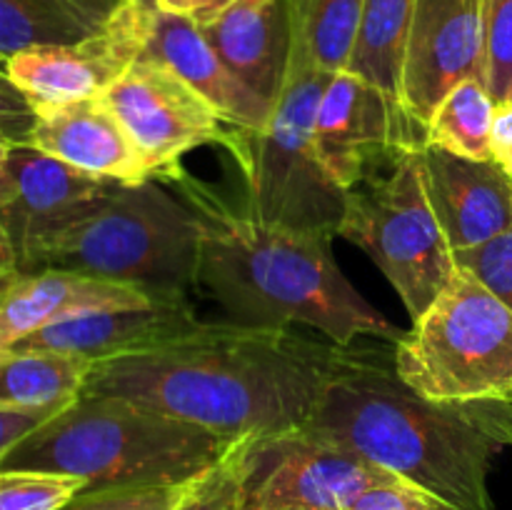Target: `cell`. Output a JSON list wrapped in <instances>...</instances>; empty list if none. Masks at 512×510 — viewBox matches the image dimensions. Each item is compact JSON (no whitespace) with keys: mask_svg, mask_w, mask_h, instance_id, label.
<instances>
[{"mask_svg":"<svg viewBox=\"0 0 512 510\" xmlns=\"http://www.w3.org/2000/svg\"><path fill=\"white\" fill-rule=\"evenodd\" d=\"M340 353L290 328L200 323L93 363L83 393L128 398L230 440L263 438L308 423Z\"/></svg>","mask_w":512,"mask_h":510,"instance_id":"cell-1","label":"cell"},{"mask_svg":"<svg viewBox=\"0 0 512 510\" xmlns=\"http://www.w3.org/2000/svg\"><path fill=\"white\" fill-rule=\"evenodd\" d=\"M303 428L458 510H495L488 478L512 448V403H435L395 368L343 350Z\"/></svg>","mask_w":512,"mask_h":510,"instance_id":"cell-2","label":"cell"},{"mask_svg":"<svg viewBox=\"0 0 512 510\" xmlns=\"http://www.w3.org/2000/svg\"><path fill=\"white\" fill-rule=\"evenodd\" d=\"M200 220L198 280L230 315L250 328L308 325L348 348L360 335L398 343L395 328L353 288L330 253V238L265 223L228 208L203 183L185 178Z\"/></svg>","mask_w":512,"mask_h":510,"instance_id":"cell-3","label":"cell"},{"mask_svg":"<svg viewBox=\"0 0 512 510\" xmlns=\"http://www.w3.org/2000/svg\"><path fill=\"white\" fill-rule=\"evenodd\" d=\"M235 443L128 398L80 393L8 450L0 470L75 475L88 488L183 485L218 465Z\"/></svg>","mask_w":512,"mask_h":510,"instance_id":"cell-4","label":"cell"},{"mask_svg":"<svg viewBox=\"0 0 512 510\" xmlns=\"http://www.w3.org/2000/svg\"><path fill=\"white\" fill-rule=\"evenodd\" d=\"M198 253L193 205L148 178L115 185L88 218L45 245L25 273L70 270L168 295L198 280Z\"/></svg>","mask_w":512,"mask_h":510,"instance_id":"cell-5","label":"cell"},{"mask_svg":"<svg viewBox=\"0 0 512 510\" xmlns=\"http://www.w3.org/2000/svg\"><path fill=\"white\" fill-rule=\"evenodd\" d=\"M333 73L293 40L288 75L263 130L230 128L225 148L240 160L248 213L265 223L333 238L345 213V190L323 168L313 125Z\"/></svg>","mask_w":512,"mask_h":510,"instance_id":"cell-6","label":"cell"},{"mask_svg":"<svg viewBox=\"0 0 512 510\" xmlns=\"http://www.w3.org/2000/svg\"><path fill=\"white\" fill-rule=\"evenodd\" d=\"M393 368L435 403H512V308L458 268L400 335Z\"/></svg>","mask_w":512,"mask_h":510,"instance_id":"cell-7","label":"cell"},{"mask_svg":"<svg viewBox=\"0 0 512 510\" xmlns=\"http://www.w3.org/2000/svg\"><path fill=\"white\" fill-rule=\"evenodd\" d=\"M338 235L368 253L413 320L458 270L428 200L420 148L400 150L388 175H370L348 190Z\"/></svg>","mask_w":512,"mask_h":510,"instance_id":"cell-8","label":"cell"},{"mask_svg":"<svg viewBox=\"0 0 512 510\" xmlns=\"http://www.w3.org/2000/svg\"><path fill=\"white\" fill-rule=\"evenodd\" d=\"M390 480L398 475L295 428L240 445L238 510H345L360 493Z\"/></svg>","mask_w":512,"mask_h":510,"instance_id":"cell-9","label":"cell"},{"mask_svg":"<svg viewBox=\"0 0 512 510\" xmlns=\"http://www.w3.org/2000/svg\"><path fill=\"white\" fill-rule=\"evenodd\" d=\"M153 0H115L105 23L88 38L43 45L10 55L5 73L35 113L75 100L98 98L143 55L145 23Z\"/></svg>","mask_w":512,"mask_h":510,"instance_id":"cell-10","label":"cell"},{"mask_svg":"<svg viewBox=\"0 0 512 510\" xmlns=\"http://www.w3.org/2000/svg\"><path fill=\"white\" fill-rule=\"evenodd\" d=\"M103 100L128 130L153 178L175 173L188 150L228 143L230 125L218 110L173 70L143 55L105 90Z\"/></svg>","mask_w":512,"mask_h":510,"instance_id":"cell-11","label":"cell"},{"mask_svg":"<svg viewBox=\"0 0 512 510\" xmlns=\"http://www.w3.org/2000/svg\"><path fill=\"white\" fill-rule=\"evenodd\" d=\"M463 80L485 83L483 0H415L398 105L423 143L435 108Z\"/></svg>","mask_w":512,"mask_h":510,"instance_id":"cell-12","label":"cell"},{"mask_svg":"<svg viewBox=\"0 0 512 510\" xmlns=\"http://www.w3.org/2000/svg\"><path fill=\"white\" fill-rule=\"evenodd\" d=\"M115 185L43 150L13 145L0 180V228L13 245L18 273L45 245L88 218Z\"/></svg>","mask_w":512,"mask_h":510,"instance_id":"cell-13","label":"cell"},{"mask_svg":"<svg viewBox=\"0 0 512 510\" xmlns=\"http://www.w3.org/2000/svg\"><path fill=\"white\" fill-rule=\"evenodd\" d=\"M313 138L320 163L345 193L375 175L385 160H395L400 150L425 145L383 90L348 70L325 85Z\"/></svg>","mask_w":512,"mask_h":510,"instance_id":"cell-14","label":"cell"},{"mask_svg":"<svg viewBox=\"0 0 512 510\" xmlns=\"http://www.w3.org/2000/svg\"><path fill=\"white\" fill-rule=\"evenodd\" d=\"M433 213L453 253L470 250L512 228V178L495 160L458 158L420 148Z\"/></svg>","mask_w":512,"mask_h":510,"instance_id":"cell-15","label":"cell"},{"mask_svg":"<svg viewBox=\"0 0 512 510\" xmlns=\"http://www.w3.org/2000/svg\"><path fill=\"white\" fill-rule=\"evenodd\" d=\"M143 58L163 63L203 95L225 125L235 130H263L273 105L255 95L228 65L200 30L190 13L150 5L145 23Z\"/></svg>","mask_w":512,"mask_h":510,"instance_id":"cell-16","label":"cell"},{"mask_svg":"<svg viewBox=\"0 0 512 510\" xmlns=\"http://www.w3.org/2000/svg\"><path fill=\"white\" fill-rule=\"evenodd\" d=\"M185 293L158 295L145 308H113L58 320L13 345L15 350H53L90 363L140 353L198 328ZM10 350V348H8Z\"/></svg>","mask_w":512,"mask_h":510,"instance_id":"cell-17","label":"cell"},{"mask_svg":"<svg viewBox=\"0 0 512 510\" xmlns=\"http://www.w3.org/2000/svg\"><path fill=\"white\" fill-rule=\"evenodd\" d=\"M195 20L223 63L275 105L293 50V0H228Z\"/></svg>","mask_w":512,"mask_h":510,"instance_id":"cell-18","label":"cell"},{"mask_svg":"<svg viewBox=\"0 0 512 510\" xmlns=\"http://www.w3.org/2000/svg\"><path fill=\"white\" fill-rule=\"evenodd\" d=\"M158 295L143 288L88 278L70 270L15 273L0 283V353L28 335L93 310L145 308Z\"/></svg>","mask_w":512,"mask_h":510,"instance_id":"cell-19","label":"cell"},{"mask_svg":"<svg viewBox=\"0 0 512 510\" xmlns=\"http://www.w3.org/2000/svg\"><path fill=\"white\" fill-rule=\"evenodd\" d=\"M28 145L113 183H140L153 178L128 130L103 95L38 110Z\"/></svg>","mask_w":512,"mask_h":510,"instance_id":"cell-20","label":"cell"},{"mask_svg":"<svg viewBox=\"0 0 512 510\" xmlns=\"http://www.w3.org/2000/svg\"><path fill=\"white\" fill-rule=\"evenodd\" d=\"M115 0H0V60L93 35Z\"/></svg>","mask_w":512,"mask_h":510,"instance_id":"cell-21","label":"cell"},{"mask_svg":"<svg viewBox=\"0 0 512 510\" xmlns=\"http://www.w3.org/2000/svg\"><path fill=\"white\" fill-rule=\"evenodd\" d=\"M88 358L53 350H3L0 353V408L63 410L83 393Z\"/></svg>","mask_w":512,"mask_h":510,"instance_id":"cell-22","label":"cell"},{"mask_svg":"<svg viewBox=\"0 0 512 510\" xmlns=\"http://www.w3.org/2000/svg\"><path fill=\"white\" fill-rule=\"evenodd\" d=\"M413 8L415 0H365L363 25L348 68V73L383 90L395 105Z\"/></svg>","mask_w":512,"mask_h":510,"instance_id":"cell-23","label":"cell"},{"mask_svg":"<svg viewBox=\"0 0 512 510\" xmlns=\"http://www.w3.org/2000/svg\"><path fill=\"white\" fill-rule=\"evenodd\" d=\"M365 0H293V40L325 73H345L358 45Z\"/></svg>","mask_w":512,"mask_h":510,"instance_id":"cell-24","label":"cell"},{"mask_svg":"<svg viewBox=\"0 0 512 510\" xmlns=\"http://www.w3.org/2000/svg\"><path fill=\"white\" fill-rule=\"evenodd\" d=\"M495 108L498 103L488 93L483 80H463L445 95L425 125V145L458 158L493 160L490 133H493Z\"/></svg>","mask_w":512,"mask_h":510,"instance_id":"cell-25","label":"cell"},{"mask_svg":"<svg viewBox=\"0 0 512 510\" xmlns=\"http://www.w3.org/2000/svg\"><path fill=\"white\" fill-rule=\"evenodd\" d=\"M85 488L75 475L0 470V510H60Z\"/></svg>","mask_w":512,"mask_h":510,"instance_id":"cell-26","label":"cell"},{"mask_svg":"<svg viewBox=\"0 0 512 510\" xmlns=\"http://www.w3.org/2000/svg\"><path fill=\"white\" fill-rule=\"evenodd\" d=\"M485 85L495 103L512 93V0H483Z\"/></svg>","mask_w":512,"mask_h":510,"instance_id":"cell-27","label":"cell"},{"mask_svg":"<svg viewBox=\"0 0 512 510\" xmlns=\"http://www.w3.org/2000/svg\"><path fill=\"white\" fill-rule=\"evenodd\" d=\"M243 443L245 440H238L218 465L190 480L173 510H238L240 445Z\"/></svg>","mask_w":512,"mask_h":510,"instance_id":"cell-28","label":"cell"},{"mask_svg":"<svg viewBox=\"0 0 512 510\" xmlns=\"http://www.w3.org/2000/svg\"><path fill=\"white\" fill-rule=\"evenodd\" d=\"M185 488L188 483L85 488L60 510H173Z\"/></svg>","mask_w":512,"mask_h":510,"instance_id":"cell-29","label":"cell"},{"mask_svg":"<svg viewBox=\"0 0 512 510\" xmlns=\"http://www.w3.org/2000/svg\"><path fill=\"white\" fill-rule=\"evenodd\" d=\"M455 263L512 308V228L488 243L455 253Z\"/></svg>","mask_w":512,"mask_h":510,"instance_id":"cell-30","label":"cell"},{"mask_svg":"<svg viewBox=\"0 0 512 510\" xmlns=\"http://www.w3.org/2000/svg\"><path fill=\"white\" fill-rule=\"evenodd\" d=\"M345 510H458L448 500L398 478L360 493Z\"/></svg>","mask_w":512,"mask_h":510,"instance_id":"cell-31","label":"cell"},{"mask_svg":"<svg viewBox=\"0 0 512 510\" xmlns=\"http://www.w3.org/2000/svg\"><path fill=\"white\" fill-rule=\"evenodd\" d=\"M38 113L0 65V143L28 145Z\"/></svg>","mask_w":512,"mask_h":510,"instance_id":"cell-32","label":"cell"},{"mask_svg":"<svg viewBox=\"0 0 512 510\" xmlns=\"http://www.w3.org/2000/svg\"><path fill=\"white\" fill-rule=\"evenodd\" d=\"M60 410L38 408V410H18V408H0V460L13 450L23 438H28L35 428L53 418Z\"/></svg>","mask_w":512,"mask_h":510,"instance_id":"cell-33","label":"cell"},{"mask_svg":"<svg viewBox=\"0 0 512 510\" xmlns=\"http://www.w3.org/2000/svg\"><path fill=\"white\" fill-rule=\"evenodd\" d=\"M490 158L512 178V103L495 108L493 133H490Z\"/></svg>","mask_w":512,"mask_h":510,"instance_id":"cell-34","label":"cell"},{"mask_svg":"<svg viewBox=\"0 0 512 510\" xmlns=\"http://www.w3.org/2000/svg\"><path fill=\"white\" fill-rule=\"evenodd\" d=\"M18 273V258H15V250L10 245L8 235L0 228V283H5L8 278Z\"/></svg>","mask_w":512,"mask_h":510,"instance_id":"cell-35","label":"cell"},{"mask_svg":"<svg viewBox=\"0 0 512 510\" xmlns=\"http://www.w3.org/2000/svg\"><path fill=\"white\" fill-rule=\"evenodd\" d=\"M228 0H190V15L200 18V15H208L213 10H218L220 5H225Z\"/></svg>","mask_w":512,"mask_h":510,"instance_id":"cell-36","label":"cell"},{"mask_svg":"<svg viewBox=\"0 0 512 510\" xmlns=\"http://www.w3.org/2000/svg\"><path fill=\"white\" fill-rule=\"evenodd\" d=\"M158 8L178 10V13H190V0H153Z\"/></svg>","mask_w":512,"mask_h":510,"instance_id":"cell-37","label":"cell"},{"mask_svg":"<svg viewBox=\"0 0 512 510\" xmlns=\"http://www.w3.org/2000/svg\"><path fill=\"white\" fill-rule=\"evenodd\" d=\"M10 148H13V145H5V143H0V173H3V163H5V158H8Z\"/></svg>","mask_w":512,"mask_h":510,"instance_id":"cell-38","label":"cell"},{"mask_svg":"<svg viewBox=\"0 0 512 510\" xmlns=\"http://www.w3.org/2000/svg\"><path fill=\"white\" fill-rule=\"evenodd\" d=\"M273 510H288V508H273Z\"/></svg>","mask_w":512,"mask_h":510,"instance_id":"cell-39","label":"cell"},{"mask_svg":"<svg viewBox=\"0 0 512 510\" xmlns=\"http://www.w3.org/2000/svg\"><path fill=\"white\" fill-rule=\"evenodd\" d=\"M508 103H512V93H510V100H508Z\"/></svg>","mask_w":512,"mask_h":510,"instance_id":"cell-40","label":"cell"},{"mask_svg":"<svg viewBox=\"0 0 512 510\" xmlns=\"http://www.w3.org/2000/svg\"><path fill=\"white\" fill-rule=\"evenodd\" d=\"M0 65H3V60H0Z\"/></svg>","mask_w":512,"mask_h":510,"instance_id":"cell-41","label":"cell"}]
</instances>
